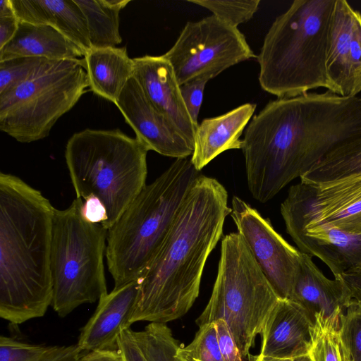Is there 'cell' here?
I'll list each match as a JSON object with an SVG mask.
<instances>
[{
  "instance_id": "74e56055",
  "label": "cell",
  "mask_w": 361,
  "mask_h": 361,
  "mask_svg": "<svg viewBox=\"0 0 361 361\" xmlns=\"http://www.w3.org/2000/svg\"><path fill=\"white\" fill-rule=\"evenodd\" d=\"M351 298L361 303V271L348 272L341 276Z\"/></svg>"
},
{
  "instance_id": "8fae6325",
  "label": "cell",
  "mask_w": 361,
  "mask_h": 361,
  "mask_svg": "<svg viewBox=\"0 0 361 361\" xmlns=\"http://www.w3.org/2000/svg\"><path fill=\"white\" fill-rule=\"evenodd\" d=\"M231 216L259 269L280 299H289L301 252L290 245L250 204L238 196L231 200Z\"/></svg>"
},
{
  "instance_id": "8992f818",
  "label": "cell",
  "mask_w": 361,
  "mask_h": 361,
  "mask_svg": "<svg viewBox=\"0 0 361 361\" xmlns=\"http://www.w3.org/2000/svg\"><path fill=\"white\" fill-rule=\"evenodd\" d=\"M280 300L238 232L221 240L218 271L209 300L195 322L198 326L224 320L244 361Z\"/></svg>"
},
{
  "instance_id": "603a6c76",
  "label": "cell",
  "mask_w": 361,
  "mask_h": 361,
  "mask_svg": "<svg viewBox=\"0 0 361 361\" xmlns=\"http://www.w3.org/2000/svg\"><path fill=\"white\" fill-rule=\"evenodd\" d=\"M87 21L91 48L116 47L122 42L119 13L130 0H74Z\"/></svg>"
},
{
  "instance_id": "d6986e66",
  "label": "cell",
  "mask_w": 361,
  "mask_h": 361,
  "mask_svg": "<svg viewBox=\"0 0 361 361\" xmlns=\"http://www.w3.org/2000/svg\"><path fill=\"white\" fill-rule=\"evenodd\" d=\"M255 109V104H244L222 115L204 118L198 124L190 158L197 171L226 150L242 149L240 137Z\"/></svg>"
},
{
  "instance_id": "836d02e7",
  "label": "cell",
  "mask_w": 361,
  "mask_h": 361,
  "mask_svg": "<svg viewBox=\"0 0 361 361\" xmlns=\"http://www.w3.org/2000/svg\"><path fill=\"white\" fill-rule=\"evenodd\" d=\"M117 345L123 361H147L139 348L130 328L123 329L121 332Z\"/></svg>"
},
{
  "instance_id": "277c9868",
  "label": "cell",
  "mask_w": 361,
  "mask_h": 361,
  "mask_svg": "<svg viewBox=\"0 0 361 361\" xmlns=\"http://www.w3.org/2000/svg\"><path fill=\"white\" fill-rule=\"evenodd\" d=\"M200 174L190 159H176L108 230L105 255L114 288L138 280Z\"/></svg>"
},
{
  "instance_id": "3957f363",
  "label": "cell",
  "mask_w": 361,
  "mask_h": 361,
  "mask_svg": "<svg viewBox=\"0 0 361 361\" xmlns=\"http://www.w3.org/2000/svg\"><path fill=\"white\" fill-rule=\"evenodd\" d=\"M335 0H295L268 30L257 55L262 88L278 98L329 88L326 61Z\"/></svg>"
},
{
  "instance_id": "f1b7e54d",
  "label": "cell",
  "mask_w": 361,
  "mask_h": 361,
  "mask_svg": "<svg viewBox=\"0 0 361 361\" xmlns=\"http://www.w3.org/2000/svg\"><path fill=\"white\" fill-rule=\"evenodd\" d=\"M209 10L227 24L238 27L240 24L250 20L258 9L259 0H188Z\"/></svg>"
},
{
  "instance_id": "ab89813d",
  "label": "cell",
  "mask_w": 361,
  "mask_h": 361,
  "mask_svg": "<svg viewBox=\"0 0 361 361\" xmlns=\"http://www.w3.org/2000/svg\"><path fill=\"white\" fill-rule=\"evenodd\" d=\"M250 361H293V359H280L259 355L254 356Z\"/></svg>"
},
{
  "instance_id": "1f68e13d",
  "label": "cell",
  "mask_w": 361,
  "mask_h": 361,
  "mask_svg": "<svg viewBox=\"0 0 361 361\" xmlns=\"http://www.w3.org/2000/svg\"><path fill=\"white\" fill-rule=\"evenodd\" d=\"M207 78H197L180 86V92L187 111L193 121L198 126L197 119L203 100Z\"/></svg>"
},
{
  "instance_id": "7402d4cb",
  "label": "cell",
  "mask_w": 361,
  "mask_h": 361,
  "mask_svg": "<svg viewBox=\"0 0 361 361\" xmlns=\"http://www.w3.org/2000/svg\"><path fill=\"white\" fill-rule=\"evenodd\" d=\"M83 60L90 90L116 104L134 73L126 47L90 48Z\"/></svg>"
},
{
  "instance_id": "52a82bcc",
  "label": "cell",
  "mask_w": 361,
  "mask_h": 361,
  "mask_svg": "<svg viewBox=\"0 0 361 361\" xmlns=\"http://www.w3.org/2000/svg\"><path fill=\"white\" fill-rule=\"evenodd\" d=\"M83 203L75 198L67 209H55L53 217L51 306L61 317L108 293L103 262L108 230L85 218Z\"/></svg>"
},
{
  "instance_id": "d4e9b609",
  "label": "cell",
  "mask_w": 361,
  "mask_h": 361,
  "mask_svg": "<svg viewBox=\"0 0 361 361\" xmlns=\"http://www.w3.org/2000/svg\"><path fill=\"white\" fill-rule=\"evenodd\" d=\"M81 352L77 344L43 345L0 336V361H78Z\"/></svg>"
},
{
  "instance_id": "9a60e30c",
  "label": "cell",
  "mask_w": 361,
  "mask_h": 361,
  "mask_svg": "<svg viewBox=\"0 0 361 361\" xmlns=\"http://www.w3.org/2000/svg\"><path fill=\"white\" fill-rule=\"evenodd\" d=\"M133 61V77L146 97L175 125L194 148L197 126L187 111L180 85L170 62L163 55H145L134 58Z\"/></svg>"
},
{
  "instance_id": "4dcf8cb0",
  "label": "cell",
  "mask_w": 361,
  "mask_h": 361,
  "mask_svg": "<svg viewBox=\"0 0 361 361\" xmlns=\"http://www.w3.org/2000/svg\"><path fill=\"white\" fill-rule=\"evenodd\" d=\"M45 59L18 57L0 61V95L26 81Z\"/></svg>"
},
{
  "instance_id": "4fadbf2b",
  "label": "cell",
  "mask_w": 361,
  "mask_h": 361,
  "mask_svg": "<svg viewBox=\"0 0 361 361\" xmlns=\"http://www.w3.org/2000/svg\"><path fill=\"white\" fill-rule=\"evenodd\" d=\"M136 137L148 149L176 159L188 158L193 147L175 125L148 99L133 76L116 103Z\"/></svg>"
},
{
  "instance_id": "6da1fadb",
  "label": "cell",
  "mask_w": 361,
  "mask_h": 361,
  "mask_svg": "<svg viewBox=\"0 0 361 361\" xmlns=\"http://www.w3.org/2000/svg\"><path fill=\"white\" fill-rule=\"evenodd\" d=\"M231 212L224 186L201 173L137 280L130 326L137 322L166 324L190 310L199 295L208 257L221 238Z\"/></svg>"
},
{
  "instance_id": "83f0119b",
  "label": "cell",
  "mask_w": 361,
  "mask_h": 361,
  "mask_svg": "<svg viewBox=\"0 0 361 361\" xmlns=\"http://www.w3.org/2000/svg\"><path fill=\"white\" fill-rule=\"evenodd\" d=\"M177 353L183 361H224L219 347L214 322L199 326L191 343L185 347L180 345Z\"/></svg>"
},
{
  "instance_id": "d590c367",
  "label": "cell",
  "mask_w": 361,
  "mask_h": 361,
  "mask_svg": "<svg viewBox=\"0 0 361 361\" xmlns=\"http://www.w3.org/2000/svg\"><path fill=\"white\" fill-rule=\"evenodd\" d=\"M19 20L15 16L0 18V49L7 44L15 36Z\"/></svg>"
},
{
  "instance_id": "484cf974",
  "label": "cell",
  "mask_w": 361,
  "mask_h": 361,
  "mask_svg": "<svg viewBox=\"0 0 361 361\" xmlns=\"http://www.w3.org/2000/svg\"><path fill=\"white\" fill-rule=\"evenodd\" d=\"M133 334L147 361H183L177 353L180 344L166 324L151 322Z\"/></svg>"
},
{
  "instance_id": "ac0fdd59",
  "label": "cell",
  "mask_w": 361,
  "mask_h": 361,
  "mask_svg": "<svg viewBox=\"0 0 361 361\" xmlns=\"http://www.w3.org/2000/svg\"><path fill=\"white\" fill-rule=\"evenodd\" d=\"M289 235L301 252L315 256L326 264L334 278L361 271V234L313 226Z\"/></svg>"
},
{
  "instance_id": "e0dca14e",
  "label": "cell",
  "mask_w": 361,
  "mask_h": 361,
  "mask_svg": "<svg viewBox=\"0 0 361 361\" xmlns=\"http://www.w3.org/2000/svg\"><path fill=\"white\" fill-rule=\"evenodd\" d=\"M313 327L299 305L289 299H280L261 334L259 355L280 359H294L308 355Z\"/></svg>"
},
{
  "instance_id": "f35d334b",
  "label": "cell",
  "mask_w": 361,
  "mask_h": 361,
  "mask_svg": "<svg viewBox=\"0 0 361 361\" xmlns=\"http://www.w3.org/2000/svg\"><path fill=\"white\" fill-rule=\"evenodd\" d=\"M11 0L0 1V18L15 16Z\"/></svg>"
},
{
  "instance_id": "5bb4252c",
  "label": "cell",
  "mask_w": 361,
  "mask_h": 361,
  "mask_svg": "<svg viewBox=\"0 0 361 361\" xmlns=\"http://www.w3.org/2000/svg\"><path fill=\"white\" fill-rule=\"evenodd\" d=\"M289 300L299 305L314 325L316 317L339 329L342 316L353 300L342 278L325 276L312 261L301 252Z\"/></svg>"
},
{
  "instance_id": "44dd1931",
  "label": "cell",
  "mask_w": 361,
  "mask_h": 361,
  "mask_svg": "<svg viewBox=\"0 0 361 361\" xmlns=\"http://www.w3.org/2000/svg\"><path fill=\"white\" fill-rule=\"evenodd\" d=\"M85 54L80 47L51 26L19 20L15 36L0 49V61L18 57L71 60L80 59Z\"/></svg>"
},
{
  "instance_id": "2e32d148",
  "label": "cell",
  "mask_w": 361,
  "mask_h": 361,
  "mask_svg": "<svg viewBox=\"0 0 361 361\" xmlns=\"http://www.w3.org/2000/svg\"><path fill=\"white\" fill-rule=\"evenodd\" d=\"M138 288L137 281L114 288L98 301L94 312L80 329L77 345L82 352L118 350L121 332L130 328Z\"/></svg>"
},
{
  "instance_id": "4316f807",
  "label": "cell",
  "mask_w": 361,
  "mask_h": 361,
  "mask_svg": "<svg viewBox=\"0 0 361 361\" xmlns=\"http://www.w3.org/2000/svg\"><path fill=\"white\" fill-rule=\"evenodd\" d=\"M309 355L312 361H350L341 342L339 331L331 324L316 317Z\"/></svg>"
},
{
  "instance_id": "60d3db41",
  "label": "cell",
  "mask_w": 361,
  "mask_h": 361,
  "mask_svg": "<svg viewBox=\"0 0 361 361\" xmlns=\"http://www.w3.org/2000/svg\"><path fill=\"white\" fill-rule=\"evenodd\" d=\"M293 361H312L309 355L300 356L293 359Z\"/></svg>"
},
{
  "instance_id": "8d00e7d4",
  "label": "cell",
  "mask_w": 361,
  "mask_h": 361,
  "mask_svg": "<svg viewBox=\"0 0 361 361\" xmlns=\"http://www.w3.org/2000/svg\"><path fill=\"white\" fill-rule=\"evenodd\" d=\"M78 361H123L118 350H96L80 356Z\"/></svg>"
},
{
  "instance_id": "d6a6232c",
  "label": "cell",
  "mask_w": 361,
  "mask_h": 361,
  "mask_svg": "<svg viewBox=\"0 0 361 361\" xmlns=\"http://www.w3.org/2000/svg\"><path fill=\"white\" fill-rule=\"evenodd\" d=\"M219 347L224 361H244L226 322H214Z\"/></svg>"
},
{
  "instance_id": "7a4b0ae2",
  "label": "cell",
  "mask_w": 361,
  "mask_h": 361,
  "mask_svg": "<svg viewBox=\"0 0 361 361\" xmlns=\"http://www.w3.org/2000/svg\"><path fill=\"white\" fill-rule=\"evenodd\" d=\"M54 210L39 190L0 173V317L12 324L42 317L51 305Z\"/></svg>"
},
{
  "instance_id": "ffe728a7",
  "label": "cell",
  "mask_w": 361,
  "mask_h": 361,
  "mask_svg": "<svg viewBox=\"0 0 361 361\" xmlns=\"http://www.w3.org/2000/svg\"><path fill=\"white\" fill-rule=\"evenodd\" d=\"M19 20L55 28L85 52L91 48L86 18L74 0H11Z\"/></svg>"
},
{
  "instance_id": "5b68a950",
  "label": "cell",
  "mask_w": 361,
  "mask_h": 361,
  "mask_svg": "<svg viewBox=\"0 0 361 361\" xmlns=\"http://www.w3.org/2000/svg\"><path fill=\"white\" fill-rule=\"evenodd\" d=\"M147 147L119 129H85L68 140L65 159L76 198L97 199L109 230L146 185Z\"/></svg>"
},
{
  "instance_id": "cb8c5ba5",
  "label": "cell",
  "mask_w": 361,
  "mask_h": 361,
  "mask_svg": "<svg viewBox=\"0 0 361 361\" xmlns=\"http://www.w3.org/2000/svg\"><path fill=\"white\" fill-rule=\"evenodd\" d=\"M357 173H361V137L328 153L300 179L324 182Z\"/></svg>"
},
{
  "instance_id": "ba28073f",
  "label": "cell",
  "mask_w": 361,
  "mask_h": 361,
  "mask_svg": "<svg viewBox=\"0 0 361 361\" xmlns=\"http://www.w3.org/2000/svg\"><path fill=\"white\" fill-rule=\"evenodd\" d=\"M87 87L83 59H45L26 81L0 95V130L23 143L45 138Z\"/></svg>"
},
{
  "instance_id": "9c48e42d",
  "label": "cell",
  "mask_w": 361,
  "mask_h": 361,
  "mask_svg": "<svg viewBox=\"0 0 361 361\" xmlns=\"http://www.w3.org/2000/svg\"><path fill=\"white\" fill-rule=\"evenodd\" d=\"M286 232L319 226L361 234V173L290 187L281 204Z\"/></svg>"
},
{
  "instance_id": "7c38bea8",
  "label": "cell",
  "mask_w": 361,
  "mask_h": 361,
  "mask_svg": "<svg viewBox=\"0 0 361 361\" xmlns=\"http://www.w3.org/2000/svg\"><path fill=\"white\" fill-rule=\"evenodd\" d=\"M326 68L327 91L344 97L361 92V14L345 0H335Z\"/></svg>"
},
{
  "instance_id": "30bf717a",
  "label": "cell",
  "mask_w": 361,
  "mask_h": 361,
  "mask_svg": "<svg viewBox=\"0 0 361 361\" xmlns=\"http://www.w3.org/2000/svg\"><path fill=\"white\" fill-rule=\"evenodd\" d=\"M163 56L171 64L182 85L197 78L209 80L255 54L238 27L212 15L188 22L174 44Z\"/></svg>"
},
{
  "instance_id": "e575fe53",
  "label": "cell",
  "mask_w": 361,
  "mask_h": 361,
  "mask_svg": "<svg viewBox=\"0 0 361 361\" xmlns=\"http://www.w3.org/2000/svg\"><path fill=\"white\" fill-rule=\"evenodd\" d=\"M82 214L90 222L103 224L106 220V212L104 205L96 198L85 200Z\"/></svg>"
},
{
  "instance_id": "f546056e",
  "label": "cell",
  "mask_w": 361,
  "mask_h": 361,
  "mask_svg": "<svg viewBox=\"0 0 361 361\" xmlns=\"http://www.w3.org/2000/svg\"><path fill=\"white\" fill-rule=\"evenodd\" d=\"M340 338L350 361H361V303L353 300L342 316Z\"/></svg>"
}]
</instances>
